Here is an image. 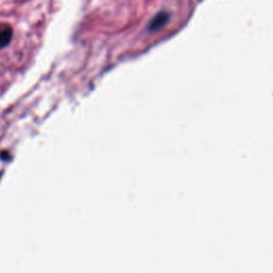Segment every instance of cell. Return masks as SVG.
I'll use <instances>...</instances> for the list:
<instances>
[{
  "instance_id": "1",
  "label": "cell",
  "mask_w": 273,
  "mask_h": 273,
  "mask_svg": "<svg viewBox=\"0 0 273 273\" xmlns=\"http://www.w3.org/2000/svg\"><path fill=\"white\" fill-rule=\"evenodd\" d=\"M169 19H170V14L168 12H164V11L159 12L149 21L148 30L151 32L158 31V30H160L161 28H163L166 24H168Z\"/></svg>"
},
{
  "instance_id": "2",
  "label": "cell",
  "mask_w": 273,
  "mask_h": 273,
  "mask_svg": "<svg viewBox=\"0 0 273 273\" xmlns=\"http://www.w3.org/2000/svg\"><path fill=\"white\" fill-rule=\"evenodd\" d=\"M13 29L10 26H6L0 30V49L9 46L13 39Z\"/></svg>"
},
{
  "instance_id": "3",
  "label": "cell",
  "mask_w": 273,
  "mask_h": 273,
  "mask_svg": "<svg viewBox=\"0 0 273 273\" xmlns=\"http://www.w3.org/2000/svg\"><path fill=\"white\" fill-rule=\"evenodd\" d=\"M0 178H1V174H0Z\"/></svg>"
}]
</instances>
